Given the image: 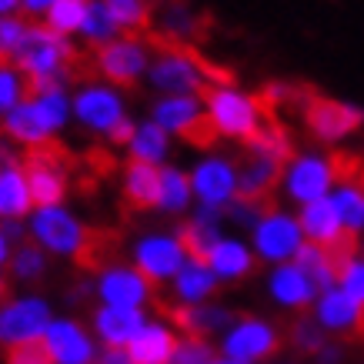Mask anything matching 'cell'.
I'll return each mask as SVG.
<instances>
[{"label": "cell", "instance_id": "6da1fadb", "mask_svg": "<svg viewBox=\"0 0 364 364\" xmlns=\"http://www.w3.org/2000/svg\"><path fill=\"white\" fill-rule=\"evenodd\" d=\"M298 117L304 121V131L321 144H338L364 127L361 107L344 104V100H338V97H328V94H321L318 87L311 90L308 100L301 104Z\"/></svg>", "mask_w": 364, "mask_h": 364}, {"label": "cell", "instance_id": "7a4b0ae2", "mask_svg": "<svg viewBox=\"0 0 364 364\" xmlns=\"http://www.w3.org/2000/svg\"><path fill=\"white\" fill-rule=\"evenodd\" d=\"M74 47L67 44V37L54 33L50 27H31L23 31L21 44L11 57V67H17L21 74H57L60 77V67L70 57Z\"/></svg>", "mask_w": 364, "mask_h": 364}, {"label": "cell", "instance_id": "3957f363", "mask_svg": "<svg viewBox=\"0 0 364 364\" xmlns=\"http://www.w3.org/2000/svg\"><path fill=\"white\" fill-rule=\"evenodd\" d=\"M157 301V311L164 314L174 328L188 334V341H204L214 331H224V328H231L234 321H241V314H231V311L224 308H194V304H171L164 298H154Z\"/></svg>", "mask_w": 364, "mask_h": 364}, {"label": "cell", "instance_id": "277c9868", "mask_svg": "<svg viewBox=\"0 0 364 364\" xmlns=\"http://www.w3.org/2000/svg\"><path fill=\"white\" fill-rule=\"evenodd\" d=\"M90 50H94V60H97V74L107 77L111 84H117V87H134L144 64H147L144 47L137 41H131V37L111 41L104 47H90Z\"/></svg>", "mask_w": 364, "mask_h": 364}, {"label": "cell", "instance_id": "5b68a950", "mask_svg": "<svg viewBox=\"0 0 364 364\" xmlns=\"http://www.w3.org/2000/svg\"><path fill=\"white\" fill-rule=\"evenodd\" d=\"M204 104L210 107V121L218 124V131L237 141H247L257 134V114H254L251 97H241L234 90H210Z\"/></svg>", "mask_w": 364, "mask_h": 364}, {"label": "cell", "instance_id": "8992f818", "mask_svg": "<svg viewBox=\"0 0 364 364\" xmlns=\"http://www.w3.org/2000/svg\"><path fill=\"white\" fill-rule=\"evenodd\" d=\"M284 348V341L277 338V331L264 321H254L247 314H241L237 321V328L228 334V341H224V354L231 358V361H244L251 364L257 358H271Z\"/></svg>", "mask_w": 364, "mask_h": 364}, {"label": "cell", "instance_id": "52a82bcc", "mask_svg": "<svg viewBox=\"0 0 364 364\" xmlns=\"http://www.w3.org/2000/svg\"><path fill=\"white\" fill-rule=\"evenodd\" d=\"M154 17L161 21V31L164 37H174L181 44H204L214 33V14L210 11H194L188 4H164V7H154Z\"/></svg>", "mask_w": 364, "mask_h": 364}, {"label": "cell", "instance_id": "ba28073f", "mask_svg": "<svg viewBox=\"0 0 364 364\" xmlns=\"http://www.w3.org/2000/svg\"><path fill=\"white\" fill-rule=\"evenodd\" d=\"M218 221H221V208H204L194 221H184L177 228V247H181V254L191 257V264H210V251L221 244Z\"/></svg>", "mask_w": 364, "mask_h": 364}, {"label": "cell", "instance_id": "9c48e42d", "mask_svg": "<svg viewBox=\"0 0 364 364\" xmlns=\"http://www.w3.org/2000/svg\"><path fill=\"white\" fill-rule=\"evenodd\" d=\"M47 328H50V308L44 301H21L0 311V341L7 344L41 338Z\"/></svg>", "mask_w": 364, "mask_h": 364}, {"label": "cell", "instance_id": "30bf717a", "mask_svg": "<svg viewBox=\"0 0 364 364\" xmlns=\"http://www.w3.org/2000/svg\"><path fill=\"white\" fill-rule=\"evenodd\" d=\"M33 234H37V241L47 244L50 251L77 254L84 228H80L70 214H64L60 208H47V210H37V218H33Z\"/></svg>", "mask_w": 364, "mask_h": 364}, {"label": "cell", "instance_id": "8fae6325", "mask_svg": "<svg viewBox=\"0 0 364 364\" xmlns=\"http://www.w3.org/2000/svg\"><path fill=\"white\" fill-rule=\"evenodd\" d=\"M161 208V171L144 161H127V181H124V210H154Z\"/></svg>", "mask_w": 364, "mask_h": 364}, {"label": "cell", "instance_id": "7c38bea8", "mask_svg": "<svg viewBox=\"0 0 364 364\" xmlns=\"http://www.w3.org/2000/svg\"><path fill=\"white\" fill-rule=\"evenodd\" d=\"M254 244H257V251H261L264 261H287L301 247V228L298 221L274 214V218L261 221V228L254 231Z\"/></svg>", "mask_w": 364, "mask_h": 364}, {"label": "cell", "instance_id": "4fadbf2b", "mask_svg": "<svg viewBox=\"0 0 364 364\" xmlns=\"http://www.w3.org/2000/svg\"><path fill=\"white\" fill-rule=\"evenodd\" d=\"M181 247L171 237H147V241L137 247V271H141L144 284L157 287V281L177 274L181 271Z\"/></svg>", "mask_w": 364, "mask_h": 364}, {"label": "cell", "instance_id": "5bb4252c", "mask_svg": "<svg viewBox=\"0 0 364 364\" xmlns=\"http://www.w3.org/2000/svg\"><path fill=\"white\" fill-rule=\"evenodd\" d=\"M121 254V234L111 231V228H84V237H80V247L74 254L80 271H111V264Z\"/></svg>", "mask_w": 364, "mask_h": 364}, {"label": "cell", "instance_id": "9a60e30c", "mask_svg": "<svg viewBox=\"0 0 364 364\" xmlns=\"http://www.w3.org/2000/svg\"><path fill=\"white\" fill-rule=\"evenodd\" d=\"M191 188L198 191V198L204 200V208H224L237 191V177H234L228 161H208L194 171Z\"/></svg>", "mask_w": 364, "mask_h": 364}, {"label": "cell", "instance_id": "2e32d148", "mask_svg": "<svg viewBox=\"0 0 364 364\" xmlns=\"http://www.w3.org/2000/svg\"><path fill=\"white\" fill-rule=\"evenodd\" d=\"M47 348H50L57 364H90L94 361L87 334L80 331L74 321H57V324H50V328H47Z\"/></svg>", "mask_w": 364, "mask_h": 364}, {"label": "cell", "instance_id": "e0dca14e", "mask_svg": "<svg viewBox=\"0 0 364 364\" xmlns=\"http://www.w3.org/2000/svg\"><path fill=\"white\" fill-rule=\"evenodd\" d=\"M328 188H331V174H328V164H324V161H318V157H298V161H294L291 177H287L291 198L301 200V204H311V200L324 198Z\"/></svg>", "mask_w": 364, "mask_h": 364}, {"label": "cell", "instance_id": "ac0fdd59", "mask_svg": "<svg viewBox=\"0 0 364 364\" xmlns=\"http://www.w3.org/2000/svg\"><path fill=\"white\" fill-rule=\"evenodd\" d=\"M94 324H97L100 338L107 341V348H124L144 331V314L137 308H104L97 311Z\"/></svg>", "mask_w": 364, "mask_h": 364}, {"label": "cell", "instance_id": "d6986e66", "mask_svg": "<svg viewBox=\"0 0 364 364\" xmlns=\"http://www.w3.org/2000/svg\"><path fill=\"white\" fill-rule=\"evenodd\" d=\"M127 354H131V364H171L177 354V338L167 328L151 324L127 344Z\"/></svg>", "mask_w": 364, "mask_h": 364}, {"label": "cell", "instance_id": "ffe728a7", "mask_svg": "<svg viewBox=\"0 0 364 364\" xmlns=\"http://www.w3.org/2000/svg\"><path fill=\"white\" fill-rule=\"evenodd\" d=\"M298 228L311 237V244H328L341 234V221H338V210H334L331 198H321L304 204L298 218Z\"/></svg>", "mask_w": 364, "mask_h": 364}, {"label": "cell", "instance_id": "44dd1931", "mask_svg": "<svg viewBox=\"0 0 364 364\" xmlns=\"http://www.w3.org/2000/svg\"><path fill=\"white\" fill-rule=\"evenodd\" d=\"M77 117L97 131H111L114 124L121 121V100L114 97L111 90L90 87L77 97Z\"/></svg>", "mask_w": 364, "mask_h": 364}, {"label": "cell", "instance_id": "7402d4cb", "mask_svg": "<svg viewBox=\"0 0 364 364\" xmlns=\"http://www.w3.org/2000/svg\"><path fill=\"white\" fill-rule=\"evenodd\" d=\"M321 257H324V264L331 271V281L334 284H344V277L351 274V267L358 264V251H361V241H358V234L354 231H344L328 244H318Z\"/></svg>", "mask_w": 364, "mask_h": 364}, {"label": "cell", "instance_id": "603a6c76", "mask_svg": "<svg viewBox=\"0 0 364 364\" xmlns=\"http://www.w3.org/2000/svg\"><path fill=\"white\" fill-rule=\"evenodd\" d=\"M144 294H147V284L134 271H107L100 281V298L111 308H134L144 301Z\"/></svg>", "mask_w": 364, "mask_h": 364}, {"label": "cell", "instance_id": "cb8c5ba5", "mask_svg": "<svg viewBox=\"0 0 364 364\" xmlns=\"http://www.w3.org/2000/svg\"><path fill=\"white\" fill-rule=\"evenodd\" d=\"M271 291H274V298L281 304H291V308H298V311H304L314 301V291H311V284L301 277V271L294 264L277 267L274 277H271Z\"/></svg>", "mask_w": 364, "mask_h": 364}, {"label": "cell", "instance_id": "d4e9b609", "mask_svg": "<svg viewBox=\"0 0 364 364\" xmlns=\"http://www.w3.org/2000/svg\"><path fill=\"white\" fill-rule=\"evenodd\" d=\"M210 271L218 277H224V281H234V277H244L254 271V257L251 251H244L241 244L234 241H221L214 251H210Z\"/></svg>", "mask_w": 364, "mask_h": 364}, {"label": "cell", "instance_id": "484cf974", "mask_svg": "<svg viewBox=\"0 0 364 364\" xmlns=\"http://www.w3.org/2000/svg\"><path fill=\"white\" fill-rule=\"evenodd\" d=\"M27 171V191H31V200L41 204V210L57 208L67 194V177L54 174V171H44V167H23Z\"/></svg>", "mask_w": 364, "mask_h": 364}, {"label": "cell", "instance_id": "4316f807", "mask_svg": "<svg viewBox=\"0 0 364 364\" xmlns=\"http://www.w3.org/2000/svg\"><path fill=\"white\" fill-rule=\"evenodd\" d=\"M287 344H291V351L301 354V358H318L321 348L328 344V331H324L314 318L301 314V318H294L287 324Z\"/></svg>", "mask_w": 364, "mask_h": 364}, {"label": "cell", "instance_id": "83f0119b", "mask_svg": "<svg viewBox=\"0 0 364 364\" xmlns=\"http://www.w3.org/2000/svg\"><path fill=\"white\" fill-rule=\"evenodd\" d=\"M31 210V191L21 171H0V218H23Z\"/></svg>", "mask_w": 364, "mask_h": 364}, {"label": "cell", "instance_id": "f1b7e54d", "mask_svg": "<svg viewBox=\"0 0 364 364\" xmlns=\"http://www.w3.org/2000/svg\"><path fill=\"white\" fill-rule=\"evenodd\" d=\"M318 318H321V324H324V328L341 331V328L354 324V318H358V304L344 294L341 287H334V291H328V294H321Z\"/></svg>", "mask_w": 364, "mask_h": 364}, {"label": "cell", "instance_id": "f546056e", "mask_svg": "<svg viewBox=\"0 0 364 364\" xmlns=\"http://www.w3.org/2000/svg\"><path fill=\"white\" fill-rule=\"evenodd\" d=\"M4 131L11 134V137H17V141H23L27 147H33V144L47 141V127L41 121H37V114H33L31 104H21V107H14L11 114H7V121H4Z\"/></svg>", "mask_w": 364, "mask_h": 364}, {"label": "cell", "instance_id": "4dcf8cb0", "mask_svg": "<svg viewBox=\"0 0 364 364\" xmlns=\"http://www.w3.org/2000/svg\"><path fill=\"white\" fill-rule=\"evenodd\" d=\"M167 154V134L164 127H157L154 121L144 124L134 131V141H131V157L134 161H144V164H157L161 157Z\"/></svg>", "mask_w": 364, "mask_h": 364}, {"label": "cell", "instance_id": "1f68e13d", "mask_svg": "<svg viewBox=\"0 0 364 364\" xmlns=\"http://www.w3.org/2000/svg\"><path fill=\"white\" fill-rule=\"evenodd\" d=\"M198 104L191 97H167V100H161L154 107V124L157 127H167V131H184L194 117H198Z\"/></svg>", "mask_w": 364, "mask_h": 364}, {"label": "cell", "instance_id": "d6a6232c", "mask_svg": "<svg viewBox=\"0 0 364 364\" xmlns=\"http://www.w3.org/2000/svg\"><path fill=\"white\" fill-rule=\"evenodd\" d=\"M210 291H214V277H210L208 267H200V264H184L181 271H177V294L184 301H200V298H208Z\"/></svg>", "mask_w": 364, "mask_h": 364}, {"label": "cell", "instance_id": "836d02e7", "mask_svg": "<svg viewBox=\"0 0 364 364\" xmlns=\"http://www.w3.org/2000/svg\"><path fill=\"white\" fill-rule=\"evenodd\" d=\"M84 17H87V4H80V0H57V4H50V11H47L50 31L60 33V37L70 31H80Z\"/></svg>", "mask_w": 364, "mask_h": 364}, {"label": "cell", "instance_id": "e575fe53", "mask_svg": "<svg viewBox=\"0 0 364 364\" xmlns=\"http://www.w3.org/2000/svg\"><path fill=\"white\" fill-rule=\"evenodd\" d=\"M84 37H87L94 47H104L111 44V37L117 33V23L111 21L107 14V4H87V17H84Z\"/></svg>", "mask_w": 364, "mask_h": 364}, {"label": "cell", "instance_id": "d590c367", "mask_svg": "<svg viewBox=\"0 0 364 364\" xmlns=\"http://www.w3.org/2000/svg\"><path fill=\"white\" fill-rule=\"evenodd\" d=\"M4 364H57L47 338H31V341H17L4 348Z\"/></svg>", "mask_w": 364, "mask_h": 364}, {"label": "cell", "instance_id": "8d00e7d4", "mask_svg": "<svg viewBox=\"0 0 364 364\" xmlns=\"http://www.w3.org/2000/svg\"><path fill=\"white\" fill-rule=\"evenodd\" d=\"M334 200V210H338V221L344 224V231H364V194L351 188H341Z\"/></svg>", "mask_w": 364, "mask_h": 364}, {"label": "cell", "instance_id": "74e56055", "mask_svg": "<svg viewBox=\"0 0 364 364\" xmlns=\"http://www.w3.org/2000/svg\"><path fill=\"white\" fill-rule=\"evenodd\" d=\"M191 198V181L181 171L167 167L161 171V208L164 210H181Z\"/></svg>", "mask_w": 364, "mask_h": 364}, {"label": "cell", "instance_id": "f35d334b", "mask_svg": "<svg viewBox=\"0 0 364 364\" xmlns=\"http://www.w3.org/2000/svg\"><path fill=\"white\" fill-rule=\"evenodd\" d=\"M181 137H184L191 147H200V151H210V147L221 144V131H218V124L210 121V114H198V117L181 131Z\"/></svg>", "mask_w": 364, "mask_h": 364}, {"label": "cell", "instance_id": "ab89813d", "mask_svg": "<svg viewBox=\"0 0 364 364\" xmlns=\"http://www.w3.org/2000/svg\"><path fill=\"white\" fill-rule=\"evenodd\" d=\"M11 267H14V274L23 277V281H31V277H41V274H44V251H41L37 244L27 241L21 251L14 254Z\"/></svg>", "mask_w": 364, "mask_h": 364}, {"label": "cell", "instance_id": "60d3db41", "mask_svg": "<svg viewBox=\"0 0 364 364\" xmlns=\"http://www.w3.org/2000/svg\"><path fill=\"white\" fill-rule=\"evenodd\" d=\"M33 114H37V121L44 124L47 131H54V127H60L67 117V100L64 94H50V97L44 100H37V104H31Z\"/></svg>", "mask_w": 364, "mask_h": 364}, {"label": "cell", "instance_id": "b9f144b4", "mask_svg": "<svg viewBox=\"0 0 364 364\" xmlns=\"http://www.w3.org/2000/svg\"><path fill=\"white\" fill-rule=\"evenodd\" d=\"M23 37V23L21 21H11V17H4L0 21V70H11V57L17 50Z\"/></svg>", "mask_w": 364, "mask_h": 364}, {"label": "cell", "instance_id": "7bdbcfd3", "mask_svg": "<svg viewBox=\"0 0 364 364\" xmlns=\"http://www.w3.org/2000/svg\"><path fill=\"white\" fill-rule=\"evenodd\" d=\"M218 361V354H214V348L204 341H184L177 344V354L171 364H214Z\"/></svg>", "mask_w": 364, "mask_h": 364}, {"label": "cell", "instance_id": "ee69618b", "mask_svg": "<svg viewBox=\"0 0 364 364\" xmlns=\"http://www.w3.org/2000/svg\"><path fill=\"white\" fill-rule=\"evenodd\" d=\"M17 100H21V77L14 70H0V117H7Z\"/></svg>", "mask_w": 364, "mask_h": 364}, {"label": "cell", "instance_id": "f6af8a7d", "mask_svg": "<svg viewBox=\"0 0 364 364\" xmlns=\"http://www.w3.org/2000/svg\"><path fill=\"white\" fill-rule=\"evenodd\" d=\"M341 291L354 301V304H358V308L364 304V261H358V264L351 267V274L344 277V287H341Z\"/></svg>", "mask_w": 364, "mask_h": 364}, {"label": "cell", "instance_id": "bcb514c9", "mask_svg": "<svg viewBox=\"0 0 364 364\" xmlns=\"http://www.w3.org/2000/svg\"><path fill=\"white\" fill-rule=\"evenodd\" d=\"M134 131H137V127H134L127 117H121V121L107 131V137H111V144H131L134 141Z\"/></svg>", "mask_w": 364, "mask_h": 364}, {"label": "cell", "instance_id": "7dc6e473", "mask_svg": "<svg viewBox=\"0 0 364 364\" xmlns=\"http://www.w3.org/2000/svg\"><path fill=\"white\" fill-rule=\"evenodd\" d=\"M90 364H131V354L124 351V348H104Z\"/></svg>", "mask_w": 364, "mask_h": 364}, {"label": "cell", "instance_id": "c3c4849f", "mask_svg": "<svg viewBox=\"0 0 364 364\" xmlns=\"http://www.w3.org/2000/svg\"><path fill=\"white\" fill-rule=\"evenodd\" d=\"M344 361V348L341 344H324V348H321V354L318 358H314V364H341Z\"/></svg>", "mask_w": 364, "mask_h": 364}, {"label": "cell", "instance_id": "681fc988", "mask_svg": "<svg viewBox=\"0 0 364 364\" xmlns=\"http://www.w3.org/2000/svg\"><path fill=\"white\" fill-rule=\"evenodd\" d=\"M354 338L364 344V304L358 308V318H354Z\"/></svg>", "mask_w": 364, "mask_h": 364}, {"label": "cell", "instance_id": "f907efd6", "mask_svg": "<svg viewBox=\"0 0 364 364\" xmlns=\"http://www.w3.org/2000/svg\"><path fill=\"white\" fill-rule=\"evenodd\" d=\"M11 11H17V4H11V0H7V4H0V14H11Z\"/></svg>", "mask_w": 364, "mask_h": 364}, {"label": "cell", "instance_id": "816d5d0a", "mask_svg": "<svg viewBox=\"0 0 364 364\" xmlns=\"http://www.w3.org/2000/svg\"><path fill=\"white\" fill-rule=\"evenodd\" d=\"M7 257V241H4V234H0V261Z\"/></svg>", "mask_w": 364, "mask_h": 364}, {"label": "cell", "instance_id": "f5cc1de1", "mask_svg": "<svg viewBox=\"0 0 364 364\" xmlns=\"http://www.w3.org/2000/svg\"><path fill=\"white\" fill-rule=\"evenodd\" d=\"M7 291H11V287L4 284V277H0V298H7Z\"/></svg>", "mask_w": 364, "mask_h": 364}]
</instances>
